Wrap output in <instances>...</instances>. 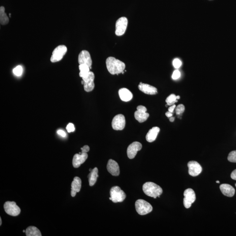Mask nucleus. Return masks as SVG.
I'll use <instances>...</instances> for the list:
<instances>
[{
  "label": "nucleus",
  "instance_id": "obj_19",
  "mask_svg": "<svg viewBox=\"0 0 236 236\" xmlns=\"http://www.w3.org/2000/svg\"><path fill=\"white\" fill-rule=\"evenodd\" d=\"M81 187V180L78 177H75L74 178L73 181L71 183V196L74 197L77 192L80 191Z\"/></svg>",
  "mask_w": 236,
  "mask_h": 236
},
{
  "label": "nucleus",
  "instance_id": "obj_31",
  "mask_svg": "<svg viewBox=\"0 0 236 236\" xmlns=\"http://www.w3.org/2000/svg\"><path fill=\"white\" fill-rule=\"evenodd\" d=\"M181 76V73L178 70H175L174 71L172 75V78L174 80H176L179 78Z\"/></svg>",
  "mask_w": 236,
  "mask_h": 236
},
{
  "label": "nucleus",
  "instance_id": "obj_21",
  "mask_svg": "<svg viewBox=\"0 0 236 236\" xmlns=\"http://www.w3.org/2000/svg\"><path fill=\"white\" fill-rule=\"evenodd\" d=\"M160 129L159 127H154L150 129L146 136V140L148 142H153L157 138V136L160 132Z\"/></svg>",
  "mask_w": 236,
  "mask_h": 236
},
{
  "label": "nucleus",
  "instance_id": "obj_39",
  "mask_svg": "<svg viewBox=\"0 0 236 236\" xmlns=\"http://www.w3.org/2000/svg\"><path fill=\"white\" fill-rule=\"evenodd\" d=\"M2 218H1H1H0V226H1V225H2Z\"/></svg>",
  "mask_w": 236,
  "mask_h": 236
},
{
  "label": "nucleus",
  "instance_id": "obj_1",
  "mask_svg": "<svg viewBox=\"0 0 236 236\" xmlns=\"http://www.w3.org/2000/svg\"><path fill=\"white\" fill-rule=\"evenodd\" d=\"M106 65L109 72L112 75L122 73L126 68L125 63L112 57L107 58L106 60Z\"/></svg>",
  "mask_w": 236,
  "mask_h": 236
},
{
  "label": "nucleus",
  "instance_id": "obj_32",
  "mask_svg": "<svg viewBox=\"0 0 236 236\" xmlns=\"http://www.w3.org/2000/svg\"><path fill=\"white\" fill-rule=\"evenodd\" d=\"M67 130L68 133L73 132L75 131L74 125L73 123H70L68 124L67 127Z\"/></svg>",
  "mask_w": 236,
  "mask_h": 236
},
{
  "label": "nucleus",
  "instance_id": "obj_23",
  "mask_svg": "<svg viewBox=\"0 0 236 236\" xmlns=\"http://www.w3.org/2000/svg\"><path fill=\"white\" fill-rule=\"evenodd\" d=\"M27 236H41L40 231L37 227L30 226L28 227L26 231Z\"/></svg>",
  "mask_w": 236,
  "mask_h": 236
},
{
  "label": "nucleus",
  "instance_id": "obj_41",
  "mask_svg": "<svg viewBox=\"0 0 236 236\" xmlns=\"http://www.w3.org/2000/svg\"><path fill=\"white\" fill-rule=\"evenodd\" d=\"M216 183H220V182H219V181H216Z\"/></svg>",
  "mask_w": 236,
  "mask_h": 236
},
{
  "label": "nucleus",
  "instance_id": "obj_22",
  "mask_svg": "<svg viewBox=\"0 0 236 236\" xmlns=\"http://www.w3.org/2000/svg\"><path fill=\"white\" fill-rule=\"evenodd\" d=\"M98 176V168H94L88 175V181L90 186H93L96 184Z\"/></svg>",
  "mask_w": 236,
  "mask_h": 236
},
{
  "label": "nucleus",
  "instance_id": "obj_16",
  "mask_svg": "<svg viewBox=\"0 0 236 236\" xmlns=\"http://www.w3.org/2000/svg\"><path fill=\"white\" fill-rule=\"evenodd\" d=\"M107 168L112 175L118 176L120 173V170L118 163L114 160L110 159L108 162Z\"/></svg>",
  "mask_w": 236,
  "mask_h": 236
},
{
  "label": "nucleus",
  "instance_id": "obj_20",
  "mask_svg": "<svg viewBox=\"0 0 236 236\" xmlns=\"http://www.w3.org/2000/svg\"><path fill=\"white\" fill-rule=\"evenodd\" d=\"M118 95L120 99L124 102H129L133 99V94L127 88H122L119 89Z\"/></svg>",
  "mask_w": 236,
  "mask_h": 236
},
{
  "label": "nucleus",
  "instance_id": "obj_13",
  "mask_svg": "<svg viewBox=\"0 0 236 236\" xmlns=\"http://www.w3.org/2000/svg\"><path fill=\"white\" fill-rule=\"evenodd\" d=\"M188 173L193 177L199 175L202 172V167L196 161H190L188 164Z\"/></svg>",
  "mask_w": 236,
  "mask_h": 236
},
{
  "label": "nucleus",
  "instance_id": "obj_24",
  "mask_svg": "<svg viewBox=\"0 0 236 236\" xmlns=\"http://www.w3.org/2000/svg\"><path fill=\"white\" fill-rule=\"evenodd\" d=\"M9 22L8 17L5 12V8L3 6L0 8V23L1 25H5Z\"/></svg>",
  "mask_w": 236,
  "mask_h": 236
},
{
  "label": "nucleus",
  "instance_id": "obj_14",
  "mask_svg": "<svg viewBox=\"0 0 236 236\" xmlns=\"http://www.w3.org/2000/svg\"><path fill=\"white\" fill-rule=\"evenodd\" d=\"M142 147L141 143L138 142H134L129 146L127 148V154L130 159H133L137 155L138 151H140Z\"/></svg>",
  "mask_w": 236,
  "mask_h": 236
},
{
  "label": "nucleus",
  "instance_id": "obj_18",
  "mask_svg": "<svg viewBox=\"0 0 236 236\" xmlns=\"http://www.w3.org/2000/svg\"><path fill=\"white\" fill-rule=\"evenodd\" d=\"M219 188L223 195L226 197H232L234 195L235 189L230 184H223L220 185Z\"/></svg>",
  "mask_w": 236,
  "mask_h": 236
},
{
  "label": "nucleus",
  "instance_id": "obj_36",
  "mask_svg": "<svg viewBox=\"0 0 236 236\" xmlns=\"http://www.w3.org/2000/svg\"><path fill=\"white\" fill-rule=\"evenodd\" d=\"M175 107L176 105L175 104L170 106V107L168 108V111L171 112V113H173L175 109Z\"/></svg>",
  "mask_w": 236,
  "mask_h": 236
},
{
  "label": "nucleus",
  "instance_id": "obj_40",
  "mask_svg": "<svg viewBox=\"0 0 236 236\" xmlns=\"http://www.w3.org/2000/svg\"><path fill=\"white\" fill-rule=\"evenodd\" d=\"M180 98V96H176L177 99V100L179 99Z\"/></svg>",
  "mask_w": 236,
  "mask_h": 236
},
{
  "label": "nucleus",
  "instance_id": "obj_30",
  "mask_svg": "<svg viewBox=\"0 0 236 236\" xmlns=\"http://www.w3.org/2000/svg\"><path fill=\"white\" fill-rule=\"evenodd\" d=\"M173 65L175 68H179L181 65V62L179 59H175L173 61Z\"/></svg>",
  "mask_w": 236,
  "mask_h": 236
},
{
  "label": "nucleus",
  "instance_id": "obj_42",
  "mask_svg": "<svg viewBox=\"0 0 236 236\" xmlns=\"http://www.w3.org/2000/svg\"><path fill=\"white\" fill-rule=\"evenodd\" d=\"M235 186H236V183L235 184Z\"/></svg>",
  "mask_w": 236,
  "mask_h": 236
},
{
  "label": "nucleus",
  "instance_id": "obj_35",
  "mask_svg": "<svg viewBox=\"0 0 236 236\" xmlns=\"http://www.w3.org/2000/svg\"><path fill=\"white\" fill-rule=\"evenodd\" d=\"M231 176L232 179L236 180V169L234 170L232 172V173L231 174Z\"/></svg>",
  "mask_w": 236,
  "mask_h": 236
},
{
  "label": "nucleus",
  "instance_id": "obj_34",
  "mask_svg": "<svg viewBox=\"0 0 236 236\" xmlns=\"http://www.w3.org/2000/svg\"><path fill=\"white\" fill-rule=\"evenodd\" d=\"M57 133L59 135L62 136V137H66L65 132V131H62V130H59V131H57Z\"/></svg>",
  "mask_w": 236,
  "mask_h": 236
},
{
  "label": "nucleus",
  "instance_id": "obj_25",
  "mask_svg": "<svg viewBox=\"0 0 236 236\" xmlns=\"http://www.w3.org/2000/svg\"><path fill=\"white\" fill-rule=\"evenodd\" d=\"M79 69L80 70V77L82 78L87 76L90 71V67L86 65H79Z\"/></svg>",
  "mask_w": 236,
  "mask_h": 236
},
{
  "label": "nucleus",
  "instance_id": "obj_37",
  "mask_svg": "<svg viewBox=\"0 0 236 236\" xmlns=\"http://www.w3.org/2000/svg\"><path fill=\"white\" fill-rule=\"evenodd\" d=\"M165 115L167 117H168V118H170V117L172 116L173 114L172 113H171V112L168 111L166 112Z\"/></svg>",
  "mask_w": 236,
  "mask_h": 236
},
{
  "label": "nucleus",
  "instance_id": "obj_17",
  "mask_svg": "<svg viewBox=\"0 0 236 236\" xmlns=\"http://www.w3.org/2000/svg\"><path fill=\"white\" fill-rule=\"evenodd\" d=\"M140 91L147 95H154L157 93V90L156 87L153 86L140 82L138 85Z\"/></svg>",
  "mask_w": 236,
  "mask_h": 236
},
{
  "label": "nucleus",
  "instance_id": "obj_28",
  "mask_svg": "<svg viewBox=\"0 0 236 236\" xmlns=\"http://www.w3.org/2000/svg\"><path fill=\"white\" fill-rule=\"evenodd\" d=\"M14 74L17 76H20L22 75L23 72V68L21 66H17L14 68L13 70Z\"/></svg>",
  "mask_w": 236,
  "mask_h": 236
},
{
  "label": "nucleus",
  "instance_id": "obj_9",
  "mask_svg": "<svg viewBox=\"0 0 236 236\" xmlns=\"http://www.w3.org/2000/svg\"><path fill=\"white\" fill-rule=\"evenodd\" d=\"M126 119L123 115L118 114L115 115L112 119V126L113 130L122 131L125 128Z\"/></svg>",
  "mask_w": 236,
  "mask_h": 236
},
{
  "label": "nucleus",
  "instance_id": "obj_4",
  "mask_svg": "<svg viewBox=\"0 0 236 236\" xmlns=\"http://www.w3.org/2000/svg\"><path fill=\"white\" fill-rule=\"evenodd\" d=\"M135 208L137 213L140 215L148 214L153 210L152 206L149 203L141 199L136 201Z\"/></svg>",
  "mask_w": 236,
  "mask_h": 236
},
{
  "label": "nucleus",
  "instance_id": "obj_8",
  "mask_svg": "<svg viewBox=\"0 0 236 236\" xmlns=\"http://www.w3.org/2000/svg\"><path fill=\"white\" fill-rule=\"evenodd\" d=\"M184 205L186 209L189 208L192 204L196 200V194L193 189L188 188L184 191Z\"/></svg>",
  "mask_w": 236,
  "mask_h": 236
},
{
  "label": "nucleus",
  "instance_id": "obj_15",
  "mask_svg": "<svg viewBox=\"0 0 236 236\" xmlns=\"http://www.w3.org/2000/svg\"><path fill=\"white\" fill-rule=\"evenodd\" d=\"M88 157L87 153H76L75 154L73 159V165L75 168H78L81 164H83L87 160Z\"/></svg>",
  "mask_w": 236,
  "mask_h": 236
},
{
  "label": "nucleus",
  "instance_id": "obj_29",
  "mask_svg": "<svg viewBox=\"0 0 236 236\" xmlns=\"http://www.w3.org/2000/svg\"><path fill=\"white\" fill-rule=\"evenodd\" d=\"M184 109H185V108L183 105H179L177 107V108H176V113L177 115H181L184 112Z\"/></svg>",
  "mask_w": 236,
  "mask_h": 236
},
{
  "label": "nucleus",
  "instance_id": "obj_2",
  "mask_svg": "<svg viewBox=\"0 0 236 236\" xmlns=\"http://www.w3.org/2000/svg\"><path fill=\"white\" fill-rule=\"evenodd\" d=\"M143 190L146 195L154 199L160 197L163 192V190L160 186L152 182L145 183L143 186Z\"/></svg>",
  "mask_w": 236,
  "mask_h": 236
},
{
  "label": "nucleus",
  "instance_id": "obj_5",
  "mask_svg": "<svg viewBox=\"0 0 236 236\" xmlns=\"http://www.w3.org/2000/svg\"><path fill=\"white\" fill-rule=\"evenodd\" d=\"M67 50L68 49L67 46L64 45L57 46L52 52V56L50 58L51 62L55 63L61 61L65 55Z\"/></svg>",
  "mask_w": 236,
  "mask_h": 236
},
{
  "label": "nucleus",
  "instance_id": "obj_33",
  "mask_svg": "<svg viewBox=\"0 0 236 236\" xmlns=\"http://www.w3.org/2000/svg\"><path fill=\"white\" fill-rule=\"evenodd\" d=\"M81 152L82 153H87L90 150V147L87 145L84 146L83 147L81 148Z\"/></svg>",
  "mask_w": 236,
  "mask_h": 236
},
{
  "label": "nucleus",
  "instance_id": "obj_10",
  "mask_svg": "<svg viewBox=\"0 0 236 236\" xmlns=\"http://www.w3.org/2000/svg\"><path fill=\"white\" fill-rule=\"evenodd\" d=\"M82 78L83 81V87L85 92H92L95 87V74L94 73L90 71L87 76Z\"/></svg>",
  "mask_w": 236,
  "mask_h": 236
},
{
  "label": "nucleus",
  "instance_id": "obj_11",
  "mask_svg": "<svg viewBox=\"0 0 236 236\" xmlns=\"http://www.w3.org/2000/svg\"><path fill=\"white\" fill-rule=\"evenodd\" d=\"M146 108L143 105H139L137 107V110L134 113V117L136 120L142 123L147 120L149 114L146 112Z\"/></svg>",
  "mask_w": 236,
  "mask_h": 236
},
{
  "label": "nucleus",
  "instance_id": "obj_38",
  "mask_svg": "<svg viewBox=\"0 0 236 236\" xmlns=\"http://www.w3.org/2000/svg\"><path fill=\"white\" fill-rule=\"evenodd\" d=\"M169 120L171 121V122H174V121L175 120V118L174 117H170L169 118Z\"/></svg>",
  "mask_w": 236,
  "mask_h": 236
},
{
  "label": "nucleus",
  "instance_id": "obj_12",
  "mask_svg": "<svg viewBox=\"0 0 236 236\" xmlns=\"http://www.w3.org/2000/svg\"><path fill=\"white\" fill-rule=\"evenodd\" d=\"M78 63L79 65H86L91 69L92 65V60L90 53L87 50L81 51L78 55Z\"/></svg>",
  "mask_w": 236,
  "mask_h": 236
},
{
  "label": "nucleus",
  "instance_id": "obj_3",
  "mask_svg": "<svg viewBox=\"0 0 236 236\" xmlns=\"http://www.w3.org/2000/svg\"><path fill=\"white\" fill-rule=\"evenodd\" d=\"M111 197L109 200L113 203H120L123 202L126 198V195L124 191H122L118 186H114L111 189Z\"/></svg>",
  "mask_w": 236,
  "mask_h": 236
},
{
  "label": "nucleus",
  "instance_id": "obj_6",
  "mask_svg": "<svg viewBox=\"0 0 236 236\" xmlns=\"http://www.w3.org/2000/svg\"><path fill=\"white\" fill-rule=\"evenodd\" d=\"M128 23L127 17H122L118 18L115 23V35L121 36L124 34L127 30Z\"/></svg>",
  "mask_w": 236,
  "mask_h": 236
},
{
  "label": "nucleus",
  "instance_id": "obj_7",
  "mask_svg": "<svg viewBox=\"0 0 236 236\" xmlns=\"http://www.w3.org/2000/svg\"><path fill=\"white\" fill-rule=\"evenodd\" d=\"M5 211L8 214L11 216H17L20 214L21 209L14 202H5L4 205Z\"/></svg>",
  "mask_w": 236,
  "mask_h": 236
},
{
  "label": "nucleus",
  "instance_id": "obj_27",
  "mask_svg": "<svg viewBox=\"0 0 236 236\" xmlns=\"http://www.w3.org/2000/svg\"><path fill=\"white\" fill-rule=\"evenodd\" d=\"M228 161L233 163H236V150L230 152L227 157Z\"/></svg>",
  "mask_w": 236,
  "mask_h": 236
},
{
  "label": "nucleus",
  "instance_id": "obj_26",
  "mask_svg": "<svg viewBox=\"0 0 236 236\" xmlns=\"http://www.w3.org/2000/svg\"><path fill=\"white\" fill-rule=\"evenodd\" d=\"M176 96L174 94H171L168 96L166 99V102L168 105L171 106L174 105L175 103L178 102Z\"/></svg>",
  "mask_w": 236,
  "mask_h": 236
}]
</instances>
